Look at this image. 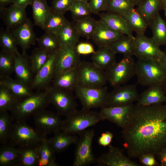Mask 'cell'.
I'll return each instance as SVG.
<instances>
[{
	"mask_svg": "<svg viewBox=\"0 0 166 166\" xmlns=\"http://www.w3.org/2000/svg\"><path fill=\"white\" fill-rule=\"evenodd\" d=\"M122 129L124 145L129 158L157 155L166 148V105H134Z\"/></svg>",
	"mask_w": 166,
	"mask_h": 166,
	"instance_id": "6da1fadb",
	"label": "cell"
},
{
	"mask_svg": "<svg viewBox=\"0 0 166 166\" xmlns=\"http://www.w3.org/2000/svg\"><path fill=\"white\" fill-rule=\"evenodd\" d=\"M49 104L45 91H37L28 97L18 101L10 112L16 121H25L30 116L45 109Z\"/></svg>",
	"mask_w": 166,
	"mask_h": 166,
	"instance_id": "7a4b0ae2",
	"label": "cell"
},
{
	"mask_svg": "<svg viewBox=\"0 0 166 166\" xmlns=\"http://www.w3.org/2000/svg\"><path fill=\"white\" fill-rule=\"evenodd\" d=\"M136 76L138 82L143 86L162 83L166 79V68L161 60H138Z\"/></svg>",
	"mask_w": 166,
	"mask_h": 166,
	"instance_id": "3957f363",
	"label": "cell"
},
{
	"mask_svg": "<svg viewBox=\"0 0 166 166\" xmlns=\"http://www.w3.org/2000/svg\"><path fill=\"white\" fill-rule=\"evenodd\" d=\"M101 121L99 112L83 109L77 110L63 121L61 131L72 135L78 134Z\"/></svg>",
	"mask_w": 166,
	"mask_h": 166,
	"instance_id": "277c9868",
	"label": "cell"
},
{
	"mask_svg": "<svg viewBox=\"0 0 166 166\" xmlns=\"http://www.w3.org/2000/svg\"><path fill=\"white\" fill-rule=\"evenodd\" d=\"M44 135L25 121L13 123L9 140L11 144L22 148L40 146Z\"/></svg>",
	"mask_w": 166,
	"mask_h": 166,
	"instance_id": "5b68a950",
	"label": "cell"
},
{
	"mask_svg": "<svg viewBox=\"0 0 166 166\" xmlns=\"http://www.w3.org/2000/svg\"><path fill=\"white\" fill-rule=\"evenodd\" d=\"M76 69L78 86L99 88L108 82L105 71L92 62L81 61Z\"/></svg>",
	"mask_w": 166,
	"mask_h": 166,
	"instance_id": "8992f818",
	"label": "cell"
},
{
	"mask_svg": "<svg viewBox=\"0 0 166 166\" xmlns=\"http://www.w3.org/2000/svg\"><path fill=\"white\" fill-rule=\"evenodd\" d=\"M132 56L124 55L119 62L105 71L108 82L113 88L125 84L136 75V62Z\"/></svg>",
	"mask_w": 166,
	"mask_h": 166,
	"instance_id": "52a82bcc",
	"label": "cell"
},
{
	"mask_svg": "<svg viewBox=\"0 0 166 166\" xmlns=\"http://www.w3.org/2000/svg\"><path fill=\"white\" fill-rule=\"evenodd\" d=\"M45 90L49 104L55 107L60 116L66 117L77 110V104L73 92L52 85Z\"/></svg>",
	"mask_w": 166,
	"mask_h": 166,
	"instance_id": "ba28073f",
	"label": "cell"
},
{
	"mask_svg": "<svg viewBox=\"0 0 166 166\" xmlns=\"http://www.w3.org/2000/svg\"><path fill=\"white\" fill-rule=\"evenodd\" d=\"M93 129H86L78 135L75 144L73 166H86L96 163V158L92 150V144L95 135Z\"/></svg>",
	"mask_w": 166,
	"mask_h": 166,
	"instance_id": "9c48e42d",
	"label": "cell"
},
{
	"mask_svg": "<svg viewBox=\"0 0 166 166\" xmlns=\"http://www.w3.org/2000/svg\"><path fill=\"white\" fill-rule=\"evenodd\" d=\"M74 92L83 109L91 110L107 106L109 92L106 86L92 88L78 86Z\"/></svg>",
	"mask_w": 166,
	"mask_h": 166,
	"instance_id": "30bf717a",
	"label": "cell"
},
{
	"mask_svg": "<svg viewBox=\"0 0 166 166\" xmlns=\"http://www.w3.org/2000/svg\"><path fill=\"white\" fill-rule=\"evenodd\" d=\"M133 55L140 60H160L165 52L152 38L136 34L133 39Z\"/></svg>",
	"mask_w": 166,
	"mask_h": 166,
	"instance_id": "8fae6325",
	"label": "cell"
},
{
	"mask_svg": "<svg viewBox=\"0 0 166 166\" xmlns=\"http://www.w3.org/2000/svg\"><path fill=\"white\" fill-rule=\"evenodd\" d=\"M108 94L106 106H124L137 101L140 95L135 84L123 85L115 88Z\"/></svg>",
	"mask_w": 166,
	"mask_h": 166,
	"instance_id": "7c38bea8",
	"label": "cell"
},
{
	"mask_svg": "<svg viewBox=\"0 0 166 166\" xmlns=\"http://www.w3.org/2000/svg\"><path fill=\"white\" fill-rule=\"evenodd\" d=\"M81 61L75 46H61L54 55L53 78L67 70L77 68Z\"/></svg>",
	"mask_w": 166,
	"mask_h": 166,
	"instance_id": "4fadbf2b",
	"label": "cell"
},
{
	"mask_svg": "<svg viewBox=\"0 0 166 166\" xmlns=\"http://www.w3.org/2000/svg\"><path fill=\"white\" fill-rule=\"evenodd\" d=\"M57 113L43 109L34 115L36 128L43 135L61 130L63 121Z\"/></svg>",
	"mask_w": 166,
	"mask_h": 166,
	"instance_id": "5bb4252c",
	"label": "cell"
},
{
	"mask_svg": "<svg viewBox=\"0 0 166 166\" xmlns=\"http://www.w3.org/2000/svg\"><path fill=\"white\" fill-rule=\"evenodd\" d=\"M134 106H106L101 109L99 112L102 121H108L123 129L129 121Z\"/></svg>",
	"mask_w": 166,
	"mask_h": 166,
	"instance_id": "9a60e30c",
	"label": "cell"
},
{
	"mask_svg": "<svg viewBox=\"0 0 166 166\" xmlns=\"http://www.w3.org/2000/svg\"><path fill=\"white\" fill-rule=\"evenodd\" d=\"M108 151L96 158V163L99 166H139L136 162L126 156L123 151L111 144Z\"/></svg>",
	"mask_w": 166,
	"mask_h": 166,
	"instance_id": "2e32d148",
	"label": "cell"
},
{
	"mask_svg": "<svg viewBox=\"0 0 166 166\" xmlns=\"http://www.w3.org/2000/svg\"><path fill=\"white\" fill-rule=\"evenodd\" d=\"M11 32L15 39L17 45L21 48L22 53H26L27 50L36 41L34 31L33 24L27 18L21 24L12 29Z\"/></svg>",
	"mask_w": 166,
	"mask_h": 166,
	"instance_id": "e0dca14e",
	"label": "cell"
},
{
	"mask_svg": "<svg viewBox=\"0 0 166 166\" xmlns=\"http://www.w3.org/2000/svg\"><path fill=\"white\" fill-rule=\"evenodd\" d=\"M54 55H50L47 61L35 75L31 85L34 90H45L51 85L54 77Z\"/></svg>",
	"mask_w": 166,
	"mask_h": 166,
	"instance_id": "ac0fdd59",
	"label": "cell"
},
{
	"mask_svg": "<svg viewBox=\"0 0 166 166\" xmlns=\"http://www.w3.org/2000/svg\"><path fill=\"white\" fill-rule=\"evenodd\" d=\"M14 73L16 79L31 87L35 74L31 69L29 57L26 53L16 54Z\"/></svg>",
	"mask_w": 166,
	"mask_h": 166,
	"instance_id": "d6986e66",
	"label": "cell"
},
{
	"mask_svg": "<svg viewBox=\"0 0 166 166\" xmlns=\"http://www.w3.org/2000/svg\"><path fill=\"white\" fill-rule=\"evenodd\" d=\"M123 35H124L112 29L100 19L97 21L92 39L98 47L109 46Z\"/></svg>",
	"mask_w": 166,
	"mask_h": 166,
	"instance_id": "ffe728a7",
	"label": "cell"
},
{
	"mask_svg": "<svg viewBox=\"0 0 166 166\" xmlns=\"http://www.w3.org/2000/svg\"><path fill=\"white\" fill-rule=\"evenodd\" d=\"M136 105H149L162 104L166 102V93L162 83H156L148 86L140 95Z\"/></svg>",
	"mask_w": 166,
	"mask_h": 166,
	"instance_id": "44dd1931",
	"label": "cell"
},
{
	"mask_svg": "<svg viewBox=\"0 0 166 166\" xmlns=\"http://www.w3.org/2000/svg\"><path fill=\"white\" fill-rule=\"evenodd\" d=\"M26 10L13 4L7 8H0V16L6 28L12 29L25 21L27 18Z\"/></svg>",
	"mask_w": 166,
	"mask_h": 166,
	"instance_id": "7402d4cb",
	"label": "cell"
},
{
	"mask_svg": "<svg viewBox=\"0 0 166 166\" xmlns=\"http://www.w3.org/2000/svg\"><path fill=\"white\" fill-rule=\"evenodd\" d=\"M98 14L100 19L112 29L123 35L134 38L132 31L122 16L107 12L99 13Z\"/></svg>",
	"mask_w": 166,
	"mask_h": 166,
	"instance_id": "603a6c76",
	"label": "cell"
},
{
	"mask_svg": "<svg viewBox=\"0 0 166 166\" xmlns=\"http://www.w3.org/2000/svg\"><path fill=\"white\" fill-rule=\"evenodd\" d=\"M51 85L67 91L74 92L78 86L77 69H70L58 74L53 79Z\"/></svg>",
	"mask_w": 166,
	"mask_h": 166,
	"instance_id": "cb8c5ba5",
	"label": "cell"
},
{
	"mask_svg": "<svg viewBox=\"0 0 166 166\" xmlns=\"http://www.w3.org/2000/svg\"><path fill=\"white\" fill-rule=\"evenodd\" d=\"M98 47V49L92 54V62L106 71L116 62V54L109 46Z\"/></svg>",
	"mask_w": 166,
	"mask_h": 166,
	"instance_id": "d4e9b609",
	"label": "cell"
},
{
	"mask_svg": "<svg viewBox=\"0 0 166 166\" xmlns=\"http://www.w3.org/2000/svg\"><path fill=\"white\" fill-rule=\"evenodd\" d=\"M55 35L61 46H75L78 42L81 36L74 21H69Z\"/></svg>",
	"mask_w": 166,
	"mask_h": 166,
	"instance_id": "484cf974",
	"label": "cell"
},
{
	"mask_svg": "<svg viewBox=\"0 0 166 166\" xmlns=\"http://www.w3.org/2000/svg\"><path fill=\"white\" fill-rule=\"evenodd\" d=\"M0 83L6 86L18 101L28 97L34 93V89L31 86L10 77L0 78Z\"/></svg>",
	"mask_w": 166,
	"mask_h": 166,
	"instance_id": "4316f807",
	"label": "cell"
},
{
	"mask_svg": "<svg viewBox=\"0 0 166 166\" xmlns=\"http://www.w3.org/2000/svg\"><path fill=\"white\" fill-rule=\"evenodd\" d=\"M78 137L61 130L54 133V136L48 139V142L55 153L62 152L72 144H75Z\"/></svg>",
	"mask_w": 166,
	"mask_h": 166,
	"instance_id": "83f0119b",
	"label": "cell"
},
{
	"mask_svg": "<svg viewBox=\"0 0 166 166\" xmlns=\"http://www.w3.org/2000/svg\"><path fill=\"white\" fill-rule=\"evenodd\" d=\"M148 26L151 30L152 38L155 42L160 46H166V22L159 13L150 21Z\"/></svg>",
	"mask_w": 166,
	"mask_h": 166,
	"instance_id": "f1b7e54d",
	"label": "cell"
},
{
	"mask_svg": "<svg viewBox=\"0 0 166 166\" xmlns=\"http://www.w3.org/2000/svg\"><path fill=\"white\" fill-rule=\"evenodd\" d=\"M32 8L34 24L43 29L47 18L51 10L47 0H33Z\"/></svg>",
	"mask_w": 166,
	"mask_h": 166,
	"instance_id": "f546056e",
	"label": "cell"
},
{
	"mask_svg": "<svg viewBox=\"0 0 166 166\" xmlns=\"http://www.w3.org/2000/svg\"><path fill=\"white\" fill-rule=\"evenodd\" d=\"M122 16L132 32H135L136 34H144L148 24L136 8Z\"/></svg>",
	"mask_w": 166,
	"mask_h": 166,
	"instance_id": "4dcf8cb0",
	"label": "cell"
},
{
	"mask_svg": "<svg viewBox=\"0 0 166 166\" xmlns=\"http://www.w3.org/2000/svg\"><path fill=\"white\" fill-rule=\"evenodd\" d=\"M55 152L49 145L46 136H44L39 148V157L37 166H57L55 161Z\"/></svg>",
	"mask_w": 166,
	"mask_h": 166,
	"instance_id": "1f68e13d",
	"label": "cell"
},
{
	"mask_svg": "<svg viewBox=\"0 0 166 166\" xmlns=\"http://www.w3.org/2000/svg\"><path fill=\"white\" fill-rule=\"evenodd\" d=\"M5 144L0 147V166H18L20 148L11 144Z\"/></svg>",
	"mask_w": 166,
	"mask_h": 166,
	"instance_id": "d6a6232c",
	"label": "cell"
},
{
	"mask_svg": "<svg viewBox=\"0 0 166 166\" xmlns=\"http://www.w3.org/2000/svg\"><path fill=\"white\" fill-rule=\"evenodd\" d=\"M136 9L148 24L150 21L162 10L161 0H145Z\"/></svg>",
	"mask_w": 166,
	"mask_h": 166,
	"instance_id": "836d02e7",
	"label": "cell"
},
{
	"mask_svg": "<svg viewBox=\"0 0 166 166\" xmlns=\"http://www.w3.org/2000/svg\"><path fill=\"white\" fill-rule=\"evenodd\" d=\"M68 22L64 14L51 10L45 21L43 30L45 32L55 34Z\"/></svg>",
	"mask_w": 166,
	"mask_h": 166,
	"instance_id": "e575fe53",
	"label": "cell"
},
{
	"mask_svg": "<svg viewBox=\"0 0 166 166\" xmlns=\"http://www.w3.org/2000/svg\"><path fill=\"white\" fill-rule=\"evenodd\" d=\"M134 38L124 35L113 42L109 46L116 54L120 53L123 56H133Z\"/></svg>",
	"mask_w": 166,
	"mask_h": 166,
	"instance_id": "d590c367",
	"label": "cell"
},
{
	"mask_svg": "<svg viewBox=\"0 0 166 166\" xmlns=\"http://www.w3.org/2000/svg\"><path fill=\"white\" fill-rule=\"evenodd\" d=\"M36 41L39 47L50 55H54L61 46L56 35L49 33L37 38Z\"/></svg>",
	"mask_w": 166,
	"mask_h": 166,
	"instance_id": "8d00e7d4",
	"label": "cell"
},
{
	"mask_svg": "<svg viewBox=\"0 0 166 166\" xmlns=\"http://www.w3.org/2000/svg\"><path fill=\"white\" fill-rule=\"evenodd\" d=\"M16 54L2 49L0 52V78L10 77L14 72Z\"/></svg>",
	"mask_w": 166,
	"mask_h": 166,
	"instance_id": "74e56055",
	"label": "cell"
},
{
	"mask_svg": "<svg viewBox=\"0 0 166 166\" xmlns=\"http://www.w3.org/2000/svg\"><path fill=\"white\" fill-rule=\"evenodd\" d=\"M40 146L20 148V156L18 166L37 165Z\"/></svg>",
	"mask_w": 166,
	"mask_h": 166,
	"instance_id": "f35d334b",
	"label": "cell"
},
{
	"mask_svg": "<svg viewBox=\"0 0 166 166\" xmlns=\"http://www.w3.org/2000/svg\"><path fill=\"white\" fill-rule=\"evenodd\" d=\"M134 7L129 0H108L106 11L123 16Z\"/></svg>",
	"mask_w": 166,
	"mask_h": 166,
	"instance_id": "ab89813d",
	"label": "cell"
},
{
	"mask_svg": "<svg viewBox=\"0 0 166 166\" xmlns=\"http://www.w3.org/2000/svg\"><path fill=\"white\" fill-rule=\"evenodd\" d=\"M18 101L8 88L0 83V113L10 111Z\"/></svg>",
	"mask_w": 166,
	"mask_h": 166,
	"instance_id": "60d3db41",
	"label": "cell"
},
{
	"mask_svg": "<svg viewBox=\"0 0 166 166\" xmlns=\"http://www.w3.org/2000/svg\"><path fill=\"white\" fill-rule=\"evenodd\" d=\"M50 55L40 47L32 51L29 57L31 69L35 75L44 65Z\"/></svg>",
	"mask_w": 166,
	"mask_h": 166,
	"instance_id": "b9f144b4",
	"label": "cell"
},
{
	"mask_svg": "<svg viewBox=\"0 0 166 166\" xmlns=\"http://www.w3.org/2000/svg\"><path fill=\"white\" fill-rule=\"evenodd\" d=\"M97 21L91 16L76 22V26L81 36L87 39H92Z\"/></svg>",
	"mask_w": 166,
	"mask_h": 166,
	"instance_id": "7bdbcfd3",
	"label": "cell"
},
{
	"mask_svg": "<svg viewBox=\"0 0 166 166\" xmlns=\"http://www.w3.org/2000/svg\"><path fill=\"white\" fill-rule=\"evenodd\" d=\"M13 120L7 112L0 113V143L2 144H7L9 139Z\"/></svg>",
	"mask_w": 166,
	"mask_h": 166,
	"instance_id": "ee69618b",
	"label": "cell"
},
{
	"mask_svg": "<svg viewBox=\"0 0 166 166\" xmlns=\"http://www.w3.org/2000/svg\"><path fill=\"white\" fill-rule=\"evenodd\" d=\"M0 45L2 49L16 54L20 53L14 35L10 29L7 28L0 31Z\"/></svg>",
	"mask_w": 166,
	"mask_h": 166,
	"instance_id": "f6af8a7d",
	"label": "cell"
},
{
	"mask_svg": "<svg viewBox=\"0 0 166 166\" xmlns=\"http://www.w3.org/2000/svg\"><path fill=\"white\" fill-rule=\"evenodd\" d=\"M69 11L75 22L91 16L92 14L88 2L77 1H74Z\"/></svg>",
	"mask_w": 166,
	"mask_h": 166,
	"instance_id": "bcb514c9",
	"label": "cell"
},
{
	"mask_svg": "<svg viewBox=\"0 0 166 166\" xmlns=\"http://www.w3.org/2000/svg\"><path fill=\"white\" fill-rule=\"evenodd\" d=\"M75 0H52L51 10L56 13L64 14L69 10Z\"/></svg>",
	"mask_w": 166,
	"mask_h": 166,
	"instance_id": "7dc6e473",
	"label": "cell"
},
{
	"mask_svg": "<svg viewBox=\"0 0 166 166\" xmlns=\"http://www.w3.org/2000/svg\"><path fill=\"white\" fill-rule=\"evenodd\" d=\"M108 0H89L88 2L92 14H98L106 10Z\"/></svg>",
	"mask_w": 166,
	"mask_h": 166,
	"instance_id": "c3c4849f",
	"label": "cell"
},
{
	"mask_svg": "<svg viewBox=\"0 0 166 166\" xmlns=\"http://www.w3.org/2000/svg\"><path fill=\"white\" fill-rule=\"evenodd\" d=\"M75 48L77 52L80 55L93 54L95 51L93 45L87 42H78L75 46Z\"/></svg>",
	"mask_w": 166,
	"mask_h": 166,
	"instance_id": "681fc988",
	"label": "cell"
},
{
	"mask_svg": "<svg viewBox=\"0 0 166 166\" xmlns=\"http://www.w3.org/2000/svg\"><path fill=\"white\" fill-rule=\"evenodd\" d=\"M138 158L140 163L144 166H155L159 165L156 161L155 155L151 153L142 155Z\"/></svg>",
	"mask_w": 166,
	"mask_h": 166,
	"instance_id": "f907efd6",
	"label": "cell"
},
{
	"mask_svg": "<svg viewBox=\"0 0 166 166\" xmlns=\"http://www.w3.org/2000/svg\"><path fill=\"white\" fill-rule=\"evenodd\" d=\"M113 137V133L110 131L103 132L98 139V143L102 147L108 146L111 144Z\"/></svg>",
	"mask_w": 166,
	"mask_h": 166,
	"instance_id": "816d5d0a",
	"label": "cell"
},
{
	"mask_svg": "<svg viewBox=\"0 0 166 166\" xmlns=\"http://www.w3.org/2000/svg\"><path fill=\"white\" fill-rule=\"evenodd\" d=\"M33 0H14L13 3L15 6L26 8L28 5H31Z\"/></svg>",
	"mask_w": 166,
	"mask_h": 166,
	"instance_id": "f5cc1de1",
	"label": "cell"
},
{
	"mask_svg": "<svg viewBox=\"0 0 166 166\" xmlns=\"http://www.w3.org/2000/svg\"><path fill=\"white\" fill-rule=\"evenodd\" d=\"M161 166H166V148L156 155Z\"/></svg>",
	"mask_w": 166,
	"mask_h": 166,
	"instance_id": "db71d44e",
	"label": "cell"
},
{
	"mask_svg": "<svg viewBox=\"0 0 166 166\" xmlns=\"http://www.w3.org/2000/svg\"><path fill=\"white\" fill-rule=\"evenodd\" d=\"M14 0H0V8L6 7L8 5L13 4Z\"/></svg>",
	"mask_w": 166,
	"mask_h": 166,
	"instance_id": "11a10c76",
	"label": "cell"
},
{
	"mask_svg": "<svg viewBox=\"0 0 166 166\" xmlns=\"http://www.w3.org/2000/svg\"><path fill=\"white\" fill-rule=\"evenodd\" d=\"M133 6H138L140 5L145 0H129Z\"/></svg>",
	"mask_w": 166,
	"mask_h": 166,
	"instance_id": "9f6ffc18",
	"label": "cell"
},
{
	"mask_svg": "<svg viewBox=\"0 0 166 166\" xmlns=\"http://www.w3.org/2000/svg\"><path fill=\"white\" fill-rule=\"evenodd\" d=\"M162 10H163L164 15L166 16V0H161Z\"/></svg>",
	"mask_w": 166,
	"mask_h": 166,
	"instance_id": "6f0895ef",
	"label": "cell"
},
{
	"mask_svg": "<svg viewBox=\"0 0 166 166\" xmlns=\"http://www.w3.org/2000/svg\"><path fill=\"white\" fill-rule=\"evenodd\" d=\"M161 60L163 63L166 68V52H165V53L161 59Z\"/></svg>",
	"mask_w": 166,
	"mask_h": 166,
	"instance_id": "680465c9",
	"label": "cell"
},
{
	"mask_svg": "<svg viewBox=\"0 0 166 166\" xmlns=\"http://www.w3.org/2000/svg\"><path fill=\"white\" fill-rule=\"evenodd\" d=\"M162 85L164 90L166 93V79L163 82Z\"/></svg>",
	"mask_w": 166,
	"mask_h": 166,
	"instance_id": "91938a15",
	"label": "cell"
},
{
	"mask_svg": "<svg viewBox=\"0 0 166 166\" xmlns=\"http://www.w3.org/2000/svg\"><path fill=\"white\" fill-rule=\"evenodd\" d=\"M75 1H80L88 2L89 0H75Z\"/></svg>",
	"mask_w": 166,
	"mask_h": 166,
	"instance_id": "94428289",
	"label": "cell"
}]
</instances>
